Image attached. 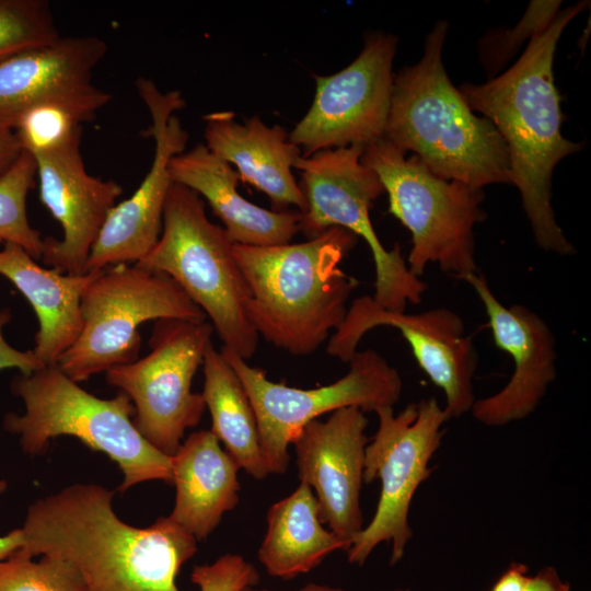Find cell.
<instances>
[{"instance_id": "cell-1", "label": "cell", "mask_w": 591, "mask_h": 591, "mask_svg": "<svg viewBox=\"0 0 591 591\" xmlns=\"http://www.w3.org/2000/svg\"><path fill=\"white\" fill-rule=\"evenodd\" d=\"M114 493L77 483L35 500L20 528L21 549L69 561L88 591H183L176 577L198 541L169 515L147 528L124 522Z\"/></svg>"}, {"instance_id": "cell-2", "label": "cell", "mask_w": 591, "mask_h": 591, "mask_svg": "<svg viewBox=\"0 0 591 591\" xmlns=\"http://www.w3.org/2000/svg\"><path fill=\"white\" fill-rule=\"evenodd\" d=\"M587 7L588 2L581 1L559 11L502 74L482 84L464 83L459 89L471 109L482 113L502 137L511 184L521 194L536 244L558 255H571L575 248L555 219L552 176L557 163L580 151L582 144L561 134L564 116L553 61L565 27Z\"/></svg>"}, {"instance_id": "cell-3", "label": "cell", "mask_w": 591, "mask_h": 591, "mask_svg": "<svg viewBox=\"0 0 591 591\" xmlns=\"http://www.w3.org/2000/svg\"><path fill=\"white\" fill-rule=\"evenodd\" d=\"M356 242L354 233L332 227L301 243H234L259 338L296 357L315 352L343 322L359 283L340 267Z\"/></svg>"}, {"instance_id": "cell-4", "label": "cell", "mask_w": 591, "mask_h": 591, "mask_svg": "<svg viewBox=\"0 0 591 591\" xmlns=\"http://www.w3.org/2000/svg\"><path fill=\"white\" fill-rule=\"evenodd\" d=\"M447 33L448 23L437 22L420 61L393 77L384 138L412 151L441 178L477 188L511 184L502 137L490 120L473 113L444 70Z\"/></svg>"}, {"instance_id": "cell-5", "label": "cell", "mask_w": 591, "mask_h": 591, "mask_svg": "<svg viewBox=\"0 0 591 591\" xmlns=\"http://www.w3.org/2000/svg\"><path fill=\"white\" fill-rule=\"evenodd\" d=\"M11 390L22 398L25 412L7 414L3 427L19 437L26 454L39 455L51 439L71 436L117 464L123 473L117 488L120 493L150 480L172 484L171 456L151 445L137 430L131 418L134 405L125 393L100 398L58 366L16 375Z\"/></svg>"}, {"instance_id": "cell-6", "label": "cell", "mask_w": 591, "mask_h": 591, "mask_svg": "<svg viewBox=\"0 0 591 591\" xmlns=\"http://www.w3.org/2000/svg\"><path fill=\"white\" fill-rule=\"evenodd\" d=\"M137 265L166 274L205 313L223 346L252 358L259 336L247 315L248 289L225 230L206 215L205 200L172 183L158 243Z\"/></svg>"}, {"instance_id": "cell-7", "label": "cell", "mask_w": 591, "mask_h": 591, "mask_svg": "<svg viewBox=\"0 0 591 591\" xmlns=\"http://www.w3.org/2000/svg\"><path fill=\"white\" fill-rule=\"evenodd\" d=\"M389 197V212L412 234L407 267L419 277L428 264L463 279L477 273L474 227L486 219L483 188L433 174L416 155L405 157L385 138L363 147Z\"/></svg>"}, {"instance_id": "cell-8", "label": "cell", "mask_w": 591, "mask_h": 591, "mask_svg": "<svg viewBox=\"0 0 591 591\" xmlns=\"http://www.w3.org/2000/svg\"><path fill=\"white\" fill-rule=\"evenodd\" d=\"M81 313L82 331L56 364L77 383L137 360L144 322L207 321L174 279L137 264L102 269L82 296Z\"/></svg>"}, {"instance_id": "cell-9", "label": "cell", "mask_w": 591, "mask_h": 591, "mask_svg": "<svg viewBox=\"0 0 591 591\" xmlns=\"http://www.w3.org/2000/svg\"><path fill=\"white\" fill-rule=\"evenodd\" d=\"M362 146L328 149L301 157L294 165L306 200L300 231L309 240L332 227L361 236L370 247L374 269L373 299L382 308L405 312L418 304L427 283L410 273L397 244L386 250L370 220V209L384 188L378 175L361 162Z\"/></svg>"}, {"instance_id": "cell-10", "label": "cell", "mask_w": 591, "mask_h": 591, "mask_svg": "<svg viewBox=\"0 0 591 591\" xmlns=\"http://www.w3.org/2000/svg\"><path fill=\"white\" fill-rule=\"evenodd\" d=\"M374 413L379 426L364 450L363 483L380 479V498L369 524L352 538L347 558L362 566L379 544L391 543L390 565L394 566L413 536L408 522L412 500L431 474L429 462L449 418L434 397L410 403L398 414L393 407Z\"/></svg>"}, {"instance_id": "cell-11", "label": "cell", "mask_w": 591, "mask_h": 591, "mask_svg": "<svg viewBox=\"0 0 591 591\" xmlns=\"http://www.w3.org/2000/svg\"><path fill=\"white\" fill-rule=\"evenodd\" d=\"M221 355L240 378L254 408L263 453L270 474H285L294 437L310 421L344 407L363 413L394 407L403 381L398 371L373 349L357 351L348 372L315 389H299L270 381L262 369L222 347Z\"/></svg>"}, {"instance_id": "cell-12", "label": "cell", "mask_w": 591, "mask_h": 591, "mask_svg": "<svg viewBox=\"0 0 591 591\" xmlns=\"http://www.w3.org/2000/svg\"><path fill=\"white\" fill-rule=\"evenodd\" d=\"M212 333L207 321L157 320L149 354L105 372L106 382L131 401L137 430L169 456L179 448L185 431L196 427L205 413L202 394L193 392L192 383L212 341Z\"/></svg>"}, {"instance_id": "cell-13", "label": "cell", "mask_w": 591, "mask_h": 591, "mask_svg": "<svg viewBox=\"0 0 591 591\" xmlns=\"http://www.w3.org/2000/svg\"><path fill=\"white\" fill-rule=\"evenodd\" d=\"M397 38L373 33L358 57L343 70L314 76L316 91L289 139L306 157L328 149L366 147L384 138Z\"/></svg>"}, {"instance_id": "cell-14", "label": "cell", "mask_w": 591, "mask_h": 591, "mask_svg": "<svg viewBox=\"0 0 591 591\" xmlns=\"http://www.w3.org/2000/svg\"><path fill=\"white\" fill-rule=\"evenodd\" d=\"M382 325L403 334L419 367L443 391V409L449 419L471 410L475 402L473 376L477 357L472 340L465 336L463 320L450 309L407 314L382 308L371 296L359 297L327 339L326 351L331 357L349 362L362 337Z\"/></svg>"}, {"instance_id": "cell-15", "label": "cell", "mask_w": 591, "mask_h": 591, "mask_svg": "<svg viewBox=\"0 0 591 591\" xmlns=\"http://www.w3.org/2000/svg\"><path fill=\"white\" fill-rule=\"evenodd\" d=\"M137 91L146 104L151 125L144 132L154 139V157L147 175L127 199L108 212L88 257L84 274L120 264H137L159 241L163 209L173 183L169 163L185 151L188 134L175 115L184 105L178 91L161 92L154 82L140 78Z\"/></svg>"}, {"instance_id": "cell-16", "label": "cell", "mask_w": 591, "mask_h": 591, "mask_svg": "<svg viewBox=\"0 0 591 591\" xmlns=\"http://www.w3.org/2000/svg\"><path fill=\"white\" fill-rule=\"evenodd\" d=\"M367 426L360 408L344 407L310 421L291 442L298 477L313 490L322 523L350 545L364 526L360 491Z\"/></svg>"}, {"instance_id": "cell-17", "label": "cell", "mask_w": 591, "mask_h": 591, "mask_svg": "<svg viewBox=\"0 0 591 591\" xmlns=\"http://www.w3.org/2000/svg\"><path fill=\"white\" fill-rule=\"evenodd\" d=\"M106 51L97 36H60L1 62L0 125L13 128L23 112L46 102L69 105L93 120L112 100L92 83L93 69Z\"/></svg>"}, {"instance_id": "cell-18", "label": "cell", "mask_w": 591, "mask_h": 591, "mask_svg": "<svg viewBox=\"0 0 591 591\" xmlns=\"http://www.w3.org/2000/svg\"><path fill=\"white\" fill-rule=\"evenodd\" d=\"M81 135L34 157L39 198L60 223L62 237H44L42 262L63 274L82 275L96 236L123 187L91 175L80 153Z\"/></svg>"}, {"instance_id": "cell-19", "label": "cell", "mask_w": 591, "mask_h": 591, "mask_svg": "<svg viewBox=\"0 0 591 591\" xmlns=\"http://www.w3.org/2000/svg\"><path fill=\"white\" fill-rule=\"evenodd\" d=\"M482 301L494 341L509 354L514 370L499 392L475 399L471 412L486 426H503L531 415L556 378V340L552 329L535 312L522 304L506 308L494 294L486 278L472 274L464 278Z\"/></svg>"}, {"instance_id": "cell-20", "label": "cell", "mask_w": 591, "mask_h": 591, "mask_svg": "<svg viewBox=\"0 0 591 591\" xmlns=\"http://www.w3.org/2000/svg\"><path fill=\"white\" fill-rule=\"evenodd\" d=\"M206 147L219 159L236 166L240 179L266 194L274 210L294 206L299 212L306 200L292 174L302 157L281 126H268L259 117L235 120L231 111L204 116Z\"/></svg>"}, {"instance_id": "cell-21", "label": "cell", "mask_w": 591, "mask_h": 591, "mask_svg": "<svg viewBox=\"0 0 591 591\" xmlns=\"http://www.w3.org/2000/svg\"><path fill=\"white\" fill-rule=\"evenodd\" d=\"M169 170L174 183L205 198L235 244H287L300 232L301 213L298 210H269L246 200L237 192V172L205 143L174 155Z\"/></svg>"}, {"instance_id": "cell-22", "label": "cell", "mask_w": 591, "mask_h": 591, "mask_svg": "<svg viewBox=\"0 0 591 591\" xmlns=\"http://www.w3.org/2000/svg\"><path fill=\"white\" fill-rule=\"evenodd\" d=\"M14 243L0 251V275L27 299L38 320L33 352L45 366H56L76 343L82 326L81 299L101 270L82 275L60 273L38 265Z\"/></svg>"}, {"instance_id": "cell-23", "label": "cell", "mask_w": 591, "mask_h": 591, "mask_svg": "<svg viewBox=\"0 0 591 591\" xmlns=\"http://www.w3.org/2000/svg\"><path fill=\"white\" fill-rule=\"evenodd\" d=\"M171 460L175 502L169 517L204 541L239 502L240 467L210 430L192 432Z\"/></svg>"}, {"instance_id": "cell-24", "label": "cell", "mask_w": 591, "mask_h": 591, "mask_svg": "<svg viewBox=\"0 0 591 591\" xmlns=\"http://www.w3.org/2000/svg\"><path fill=\"white\" fill-rule=\"evenodd\" d=\"M349 547L348 541L324 526L313 490L300 483L289 496L269 507L258 560L268 575L288 580L315 569L329 554Z\"/></svg>"}, {"instance_id": "cell-25", "label": "cell", "mask_w": 591, "mask_h": 591, "mask_svg": "<svg viewBox=\"0 0 591 591\" xmlns=\"http://www.w3.org/2000/svg\"><path fill=\"white\" fill-rule=\"evenodd\" d=\"M202 370L201 394L211 415L210 431L240 468L257 480L266 478L270 473L254 408L240 378L212 341L206 349Z\"/></svg>"}, {"instance_id": "cell-26", "label": "cell", "mask_w": 591, "mask_h": 591, "mask_svg": "<svg viewBox=\"0 0 591 591\" xmlns=\"http://www.w3.org/2000/svg\"><path fill=\"white\" fill-rule=\"evenodd\" d=\"M36 162L22 151L12 166L0 176V243H14L34 258L42 257L44 237L31 227L26 213V197L34 186Z\"/></svg>"}, {"instance_id": "cell-27", "label": "cell", "mask_w": 591, "mask_h": 591, "mask_svg": "<svg viewBox=\"0 0 591 591\" xmlns=\"http://www.w3.org/2000/svg\"><path fill=\"white\" fill-rule=\"evenodd\" d=\"M61 35L46 0H0V63Z\"/></svg>"}, {"instance_id": "cell-28", "label": "cell", "mask_w": 591, "mask_h": 591, "mask_svg": "<svg viewBox=\"0 0 591 591\" xmlns=\"http://www.w3.org/2000/svg\"><path fill=\"white\" fill-rule=\"evenodd\" d=\"M85 118L69 105L46 102L23 112L13 129L22 149L33 157L58 150L82 134Z\"/></svg>"}, {"instance_id": "cell-29", "label": "cell", "mask_w": 591, "mask_h": 591, "mask_svg": "<svg viewBox=\"0 0 591 591\" xmlns=\"http://www.w3.org/2000/svg\"><path fill=\"white\" fill-rule=\"evenodd\" d=\"M33 558L19 548L0 560V591H88L69 561L57 556Z\"/></svg>"}, {"instance_id": "cell-30", "label": "cell", "mask_w": 591, "mask_h": 591, "mask_svg": "<svg viewBox=\"0 0 591 591\" xmlns=\"http://www.w3.org/2000/svg\"><path fill=\"white\" fill-rule=\"evenodd\" d=\"M560 1H531L519 24L509 32L489 33L480 40V57L486 69L495 73L515 53L525 38L545 31L559 12Z\"/></svg>"}, {"instance_id": "cell-31", "label": "cell", "mask_w": 591, "mask_h": 591, "mask_svg": "<svg viewBox=\"0 0 591 591\" xmlns=\"http://www.w3.org/2000/svg\"><path fill=\"white\" fill-rule=\"evenodd\" d=\"M259 579L256 567L239 554H224L211 564L197 565L190 573L199 591H241L257 586Z\"/></svg>"}, {"instance_id": "cell-32", "label": "cell", "mask_w": 591, "mask_h": 591, "mask_svg": "<svg viewBox=\"0 0 591 591\" xmlns=\"http://www.w3.org/2000/svg\"><path fill=\"white\" fill-rule=\"evenodd\" d=\"M11 317L12 314L9 309L0 311V370L16 368L21 373L28 374L46 367L33 350L21 351L5 340L3 327L10 322Z\"/></svg>"}, {"instance_id": "cell-33", "label": "cell", "mask_w": 591, "mask_h": 591, "mask_svg": "<svg viewBox=\"0 0 591 591\" xmlns=\"http://www.w3.org/2000/svg\"><path fill=\"white\" fill-rule=\"evenodd\" d=\"M22 151L14 129L0 125V176L12 166Z\"/></svg>"}, {"instance_id": "cell-34", "label": "cell", "mask_w": 591, "mask_h": 591, "mask_svg": "<svg viewBox=\"0 0 591 591\" xmlns=\"http://www.w3.org/2000/svg\"><path fill=\"white\" fill-rule=\"evenodd\" d=\"M523 591H570V584L561 580L554 567H545L528 577Z\"/></svg>"}, {"instance_id": "cell-35", "label": "cell", "mask_w": 591, "mask_h": 591, "mask_svg": "<svg viewBox=\"0 0 591 591\" xmlns=\"http://www.w3.org/2000/svg\"><path fill=\"white\" fill-rule=\"evenodd\" d=\"M529 568L525 564L513 561L498 578L490 591H523Z\"/></svg>"}, {"instance_id": "cell-36", "label": "cell", "mask_w": 591, "mask_h": 591, "mask_svg": "<svg viewBox=\"0 0 591 591\" xmlns=\"http://www.w3.org/2000/svg\"><path fill=\"white\" fill-rule=\"evenodd\" d=\"M22 547L21 529H15L7 535L0 536V560H3Z\"/></svg>"}, {"instance_id": "cell-37", "label": "cell", "mask_w": 591, "mask_h": 591, "mask_svg": "<svg viewBox=\"0 0 591 591\" xmlns=\"http://www.w3.org/2000/svg\"><path fill=\"white\" fill-rule=\"evenodd\" d=\"M241 591H269V590H267V589H257V588H255V586H250V587L243 588ZM297 591H345V590H343L340 588L325 586V584L309 583V584L302 587L301 589H299Z\"/></svg>"}, {"instance_id": "cell-38", "label": "cell", "mask_w": 591, "mask_h": 591, "mask_svg": "<svg viewBox=\"0 0 591 591\" xmlns=\"http://www.w3.org/2000/svg\"><path fill=\"white\" fill-rule=\"evenodd\" d=\"M7 489V482L5 480H0V495L5 491Z\"/></svg>"}, {"instance_id": "cell-39", "label": "cell", "mask_w": 591, "mask_h": 591, "mask_svg": "<svg viewBox=\"0 0 591 591\" xmlns=\"http://www.w3.org/2000/svg\"><path fill=\"white\" fill-rule=\"evenodd\" d=\"M393 591H407L406 589H395Z\"/></svg>"}]
</instances>
